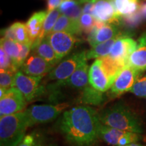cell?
<instances>
[{"label":"cell","instance_id":"obj_25","mask_svg":"<svg viewBox=\"0 0 146 146\" xmlns=\"http://www.w3.org/2000/svg\"><path fill=\"white\" fill-rule=\"evenodd\" d=\"M98 59L100 60L102 68L104 69V70L106 74H107L109 80L112 83V85L116 76L118 75L120 71L124 67L122 66L121 65H120L118 62H116L112 58L110 57L109 55L104 56V57L98 58Z\"/></svg>","mask_w":146,"mask_h":146},{"label":"cell","instance_id":"obj_11","mask_svg":"<svg viewBox=\"0 0 146 146\" xmlns=\"http://www.w3.org/2000/svg\"><path fill=\"white\" fill-rule=\"evenodd\" d=\"M120 33L121 32L116 25L104 23L96 20V26L88 35L87 41L91 47H93L112 39Z\"/></svg>","mask_w":146,"mask_h":146},{"label":"cell","instance_id":"obj_45","mask_svg":"<svg viewBox=\"0 0 146 146\" xmlns=\"http://www.w3.org/2000/svg\"><path fill=\"white\" fill-rule=\"evenodd\" d=\"M110 1H114L115 0H110Z\"/></svg>","mask_w":146,"mask_h":146},{"label":"cell","instance_id":"obj_33","mask_svg":"<svg viewBox=\"0 0 146 146\" xmlns=\"http://www.w3.org/2000/svg\"><path fill=\"white\" fill-rule=\"evenodd\" d=\"M142 20L143 19L140 13L139 10L136 13L120 17V22H122L127 27H131V28L137 27L141 23Z\"/></svg>","mask_w":146,"mask_h":146},{"label":"cell","instance_id":"obj_43","mask_svg":"<svg viewBox=\"0 0 146 146\" xmlns=\"http://www.w3.org/2000/svg\"><path fill=\"white\" fill-rule=\"evenodd\" d=\"M125 146H146V145H141V144H139L138 143H130V144H129V145H127Z\"/></svg>","mask_w":146,"mask_h":146},{"label":"cell","instance_id":"obj_18","mask_svg":"<svg viewBox=\"0 0 146 146\" xmlns=\"http://www.w3.org/2000/svg\"><path fill=\"white\" fill-rule=\"evenodd\" d=\"M47 14L46 11L35 12L27 22L26 27L27 31L33 44L41 33Z\"/></svg>","mask_w":146,"mask_h":146},{"label":"cell","instance_id":"obj_21","mask_svg":"<svg viewBox=\"0 0 146 146\" xmlns=\"http://www.w3.org/2000/svg\"><path fill=\"white\" fill-rule=\"evenodd\" d=\"M78 101L86 105L100 106L105 101V97L103 92L97 90L90 85L82 89Z\"/></svg>","mask_w":146,"mask_h":146},{"label":"cell","instance_id":"obj_17","mask_svg":"<svg viewBox=\"0 0 146 146\" xmlns=\"http://www.w3.org/2000/svg\"><path fill=\"white\" fill-rule=\"evenodd\" d=\"M31 50L33 53L38 55L54 67L62 61L57 56L47 36H45L37 45L32 47Z\"/></svg>","mask_w":146,"mask_h":146},{"label":"cell","instance_id":"obj_32","mask_svg":"<svg viewBox=\"0 0 146 146\" xmlns=\"http://www.w3.org/2000/svg\"><path fill=\"white\" fill-rule=\"evenodd\" d=\"M129 91L139 98H146V76L138 78Z\"/></svg>","mask_w":146,"mask_h":146},{"label":"cell","instance_id":"obj_44","mask_svg":"<svg viewBox=\"0 0 146 146\" xmlns=\"http://www.w3.org/2000/svg\"><path fill=\"white\" fill-rule=\"evenodd\" d=\"M48 146H57V145H48Z\"/></svg>","mask_w":146,"mask_h":146},{"label":"cell","instance_id":"obj_13","mask_svg":"<svg viewBox=\"0 0 146 146\" xmlns=\"http://www.w3.org/2000/svg\"><path fill=\"white\" fill-rule=\"evenodd\" d=\"M54 66L35 53H31L21 66L22 72L32 76H44L53 70Z\"/></svg>","mask_w":146,"mask_h":146},{"label":"cell","instance_id":"obj_10","mask_svg":"<svg viewBox=\"0 0 146 146\" xmlns=\"http://www.w3.org/2000/svg\"><path fill=\"white\" fill-rule=\"evenodd\" d=\"M41 79V76H29L18 70L15 74L14 87L23 94L27 102H30L39 94L41 90L39 83Z\"/></svg>","mask_w":146,"mask_h":146},{"label":"cell","instance_id":"obj_5","mask_svg":"<svg viewBox=\"0 0 146 146\" xmlns=\"http://www.w3.org/2000/svg\"><path fill=\"white\" fill-rule=\"evenodd\" d=\"M86 54V51L83 50L69 54L47 74V78L57 82L67 80L76 70L80 64L84 60L87 59Z\"/></svg>","mask_w":146,"mask_h":146},{"label":"cell","instance_id":"obj_1","mask_svg":"<svg viewBox=\"0 0 146 146\" xmlns=\"http://www.w3.org/2000/svg\"><path fill=\"white\" fill-rule=\"evenodd\" d=\"M100 125L96 110L88 106H78L64 111L59 129L71 145L94 146L99 139Z\"/></svg>","mask_w":146,"mask_h":146},{"label":"cell","instance_id":"obj_15","mask_svg":"<svg viewBox=\"0 0 146 146\" xmlns=\"http://www.w3.org/2000/svg\"><path fill=\"white\" fill-rule=\"evenodd\" d=\"M89 82L91 87L103 93L107 91L112 86V83L102 68L99 59L94 62L89 68Z\"/></svg>","mask_w":146,"mask_h":146},{"label":"cell","instance_id":"obj_38","mask_svg":"<svg viewBox=\"0 0 146 146\" xmlns=\"http://www.w3.org/2000/svg\"><path fill=\"white\" fill-rule=\"evenodd\" d=\"M64 0H47V13L52 12L59 8Z\"/></svg>","mask_w":146,"mask_h":146},{"label":"cell","instance_id":"obj_29","mask_svg":"<svg viewBox=\"0 0 146 146\" xmlns=\"http://www.w3.org/2000/svg\"><path fill=\"white\" fill-rule=\"evenodd\" d=\"M0 69L15 73L18 71V68L14 64V62L2 47L0 48Z\"/></svg>","mask_w":146,"mask_h":146},{"label":"cell","instance_id":"obj_12","mask_svg":"<svg viewBox=\"0 0 146 146\" xmlns=\"http://www.w3.org/2000/svg\"><path fill=\"white\" fill-rule=\"evenodd\" d=\"M92 15L97 21L104 23L117 25L120 23L114 2L110 0H97L94 3Z\"/></svg>","mask_w":146,"mask_h":146},{"label":"cell","instance_id":"obj_9","mask_svg":"<svg viewBox=\"0 0 146 146\" xmlns=\"http://www.w3.org/2000/svg\"><path fill=\"white\" fill-rule=\"evenodd\" d=\"M137 42L127 33H123L113 45L109 56L123 67L127 66L128 60L135 50Z\"/></svg>","mask_w":146,"mask_h":146},{"label":"cell","instance_id":"obj_30","mask_svg":"<svg viewBox=\"0 0 146 146\" xmlns=\"http://www.w3.org/2000/svg\"><path fill=\"white\" fill-rule=\"evenodd\" d=\"M0 86L6 90L14 87L15 72L0 69Z\"/></svg>","mask_w":146,"mask_h":146},{"label":"cell","instance_id":"obj_36","mask_svg":"<svg viewBox=\"0 0 146 146\" xmlns=\"http://www.w3.org/2000/svg\"><path fill=\"white\" fill-rule=\"evenodd\" d=\"M1 35L2 38H5V39H8L12 40V41H17L16 39V36L15 35V32H14L13 25H10V27H7V28L1 29Z\"/></svg>","mask_w":146,"mask_h":146},{"label":"cell","instance_id":"obj_7","mask_svg":"<svg viewBox=\"0 0 146 146\" xmlns=\"http://www.w3.org/2000/svg\"><path fill=\"white\" fill-rule=\"evenodd\" d=\"M27 100L23 94L16 87L8 89L0 98V116L23 112Z\"/></svg>","mask_w":146,"mask_h":146},{"label":"cell","instance_id":"obj_41","mask_svg":"<svg viewBox=\"0 0 146 146\" xmlns=\"http://www.w3.org/2000/svg\"><path fill=\"white\" fill-rule=\"evenodd\" d=\"M78 2H79L81 4H84V3H87V2H94L95 3L97 0H78Z\"/></svg>","mask_w":146,"mask_h":146},{"label":"cell","instance_id":"obj_16","mask_svg":"<svg viewBox=\"0 0 146 146\" xmlns=\"http://www.w3.org/2000/svg\"><path fill=\"white\" fill-rule=\"evenodd\" d=\"M135 50L128 60L127 65L140 72L146 70V33L139 38Z\"/></svg>","mask_w":146,"mask_h":146},{"label":"cell","instance_id":"obj_8","mask_svg":"<svg viewBox=\"0 0 146 146\" xmlns=\"http://www.w3.org/2000/svg\"><path fill=\"white\" fill-rule=\"evenodd\" d=\"M47 38L61 60L70 54L76 43L79 41L75 35L64 31L52 33L47 36Z\"/></svg>","mask_w":146,"mask_h":146},{"label":"cell","instance_id":"obj_26","mask_svg":"<svg viewBox=\"0 0 146 146\" xmlns=\"http://www.w3.org/2000/svg\"><path fill=\"white\" fill-rule=\"evenodd\" d=\"M114 2L120 17L136 13L140 8L139 0H115Z\"/></svg>","mask_w":146,"mask_h":146},{"label":"cell","instance_id":"obj_35","mask_svg":"<svg viewBox=\"0 0 146 146\" xmlns=\"http://www.w3.org/2000/svg\"><path fill=\"white\" fill-rule=\"evenodd\" d=\"M81 3H78L70 10H67L63 14H64L67 17L75 21H79L80 18L83 14V8L81 7Z\"/></svg>","mask_w":146,"mask_h":146},{"label":"cell","instance_id":"obj_24","mask_svg":"<svg viewBox=\"0 0 146 146\" xmlns=\"http://www.w3.org/2000/svg\"><path fill=\"white\" fill-rule=\"evenodd\" d=\"M60 13L61 12H60L59 9H56V10L47 13L44 23H43L41 33H40L36 41L34 42L33 44L32 45L31 48L37 45L42 40L44 39L45 36H47L48 35L50 34L51 31H52L53 28H54L55 24L56 23V22L58 21V18L61 15Z\"/></svg>","mask_w":146,"mask_h":146},{"label":"cell","instance_id":"obj_22","mask_svg":"<svg viewBox=\"0 0 146 146\" xmlns=\"http://www.w3.org/2000/svg\"><path fill=\"white\" fill-rule=\"evenodd\" d=\"M123 33H120L119 34L115 36L112 39L108 40V41L104 42V43L98 44L96 46L91 47V49L88 52H87L86 57L87 60L91 59H98V58L104 57V56H108L111 52L113 45L116 40L119 39L120 36L123 35Z\"/></svg>","mask_w":146,"mask_h":146},{"label":"cell","instance_id":"obj_20","mask_svg":"<svg viewBox=\"0 0 146 146\" xmlns=\"http://www.w3.org/2000/svg\"><path fill=\"white\" fill-rule=\"evenodd\" d=\"M0 42L1 47H2L3 50L11 58L16 66L18 69L21 68V55L23 49V43L2 37L1 38Z\"/></svg>","mask_w":146,"mask_h":146},{"label":"cell","instance_id":"obj_42","mask_svg":"<svg viewBox=\"0 0 146 146\" xmlns=\"http://www.w3.org/2000/svg\"><path fill=\"white\" fill-rule=\"evenodd\" d=\"M6 89H3V88H0V98H1V97L3 96V95L5 94V92H6Z\"/></svg>","mask_w":146,"mask_h":146},{"label":"cell","instance_id":"obj_14","mask_svg":"<svg viewBox=\"0 0 146 146\" xmlns=\"http://www.w3.org/2000/svg\"><path fill=\"white\" fill-rule=\"evenodd\" d=\"M84 60L68 79L64 81L57 82L55 85L57 87L68 86L72 88L83 89L89 86V67L87 62Z\"/></svg>","mask_w":146,"mask_h":146},{"label":"cell","instance_id":"obj_31","mask_svg":"<svg viewBox=\"0 0 146 146\" xmlns=\"http://www.w3.org/2000/svg\"><path fill=\"white\" fill-rule=\"evenodd\" d=\"M96 19L93 15L89 14H82L79 19L81 30L85 34H89L96 26Z\"/></svg>","mask_w":146,"mask_h":146},{"label":"cell","instance_id":"obj_28","mask_svg":"<svg viewBox=\"0 0 146 146\" xmlns=\"http://www.w3.org/2000/svg\"><path fill=\"white\" fill-rule=\"evenodd\" d=\"M12 25H13L16 39H17L18 43L29 45L32 46L33 43L31 41L30 38H29L26 24L17 22V23L12 24Z\"/></svg>","mask_w":146,"mask_h":146},{"label":"cell","instance_id":"obj_27","mask_svg":"<svg viewBox=\"0 0 146 146\" xmlns=\"http://www.w3.org/2000/svg\"><path fill=\"white\" fill-rule=\"evenodd\" d=\"M16 146H46V145L43 135L38 131H34L25 135Z\"/></svg>","mask_w":146,"mask_h":146},{"label":"cell","instance_id":"obj_34","mask_svg":"<svg viewBox=\"0 0 146 146\" xmlns=\"http://www.w3.org/2000/svg\"><path fill=\"white\" fill-rule=\"evenodd\" d=\"M141 139V135L139 133L127 131L120 139L118 146H125L130 143H137Z\"/></svg>","mask_w":146,"mask_h":146},{"label":"cell","instance_id":"obj_23","mask_svg":"<svg viewBox=\"0 0 146 146\" xmlns=\"http://www.w3.org/2000/svg\"><path fill=\"white\" fill-rule=\"evenodd\" d=\"M127 131L104 125L101 123L99 129V139L110 145L118 146V141Z\"/></svg>","mask_w":146,"mask_h":146},{"label":"cell","instance_id":"obj_19","mask_svg":"<svg viewBox=\"0 0 146 146\" xmlns=\"http://www.w3.org/2000/svg\"><path fill=\"white\" fill-rule=\"evenodd\" d=\"M64 31L75 36L81 35L82 31L79 21H75L67 17L64 14H61L55 24L50 33L55 32Z\"/></svg>","mask_w":146,"mask_h":146},{"label":"cell","instance_id":"obj_2","mask_svg":"<svg viewBox=\"0 0 146 146\" xmlns=\"http://www.w3.org/2000/svg\"><path fill=\"white\" fill-rule=\"evenodd\" d=\"M100 123L104 125L137 133H143L141 120L127 106L118 102L98 113Z\"/></svg>","mask_w":146,"mask_h":146},{"label":"cell","instance_id":"obj_39","mask_svg":"<svg viewBox=\"0 0 146 146\" xmlns=\"http://www.w3.org/2000/svg\"><path fill=\"white\" fill-rule=\"evenodd\" d=\"M94 2H87L84 3L83 7V14H89L92 15L93 9H94Z\"/></svg>","mask_w":146,"mask_h":146},{"label":"cell","instance_id":"obj_6","mask_svg":"<svg viewBox=\"0 0 146 146\" xmlns=\"http://www.w3.org/2000/svg\"><path fill=\"white\" fill-rule=\"evenodd\" d=\"M141 73L129 65L124 67L116 76L110 89V97L116 98L130 91Z\"/></svg>","mask_w":146,"mask_h":146},{"label":"cell","instance_id":"obj_40","mask_svg":"<svg viewBox=\"0 0 146 146\" xmlns=\"http://www.w3.org/2000/svg\"><path fill=\"white\" fill-rule=\"evenodd\" d=\"M139 12L141 14L143 19L146 20V3H141V4L140 5Z\"/></svg>","mask_w":146,"mask_h":146},{"label":"cell","instance_id":"obj_3","mask_svg":"<svg viewBox=\"0 0 146 146\" xmlns=\"http://www.w3.org/2000/svg\"><path fill=\"white\" fill-rule=\"evenodd\" d=\"M29 124L25 111L0 118V146H16L25 136Z\"/></svg>","mask_w":146,"mask_h":146},{"label":"cell","instance_id":"obj_37","mask_svg":"<svg viewBox=\"0 0 146 146\" xmlns=\"http://www.w3.org/2000/svg\"><path fill=\"white\" fill-rule=\"evenodd\" d=\"M78 3H80L78 0H64L58 9L61 13L64 14L65 12L70 10V8H72V7H74Z\"/></svg>","mask_w":146,"mask_h":146},{"label":"cell","instance_id":"obj_4","mask_svg":"<svg viewBox=\"0 0 146 146\" xmlns=\"http://www.w3.org/2000/svg\"><path fill=\"white\" fill-rule=\"evenodd\" d=\"M68 106L67 103L32 106L25 110L29 127L50 123L56 119Z\"/></svg>","mask_w":146,"mask_h":146}]
</instances>
